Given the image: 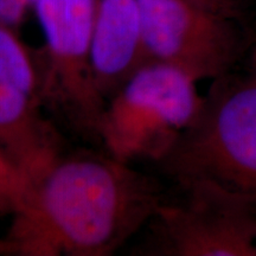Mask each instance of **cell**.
Masks as SVG:
<instances>
[{
  "label": "cell",
  "mask_w": 256,
  "mask_h": 256,
  "mask_svg": "<svg viewBox=\"0 0 256 256\" xmlns=\"http://www.w3.org/2000/svg\"><path fill=\"white\" fill-rule=\"evenodd\" d=\"M196 81L180 70L147 62L106 101L98 130L104 152L120 162H158L200 110Z\"/></svg>",
  "instance_id": "3"
},
{
  "label": "cell",
  "mask_w": 256,
  "mask_h": 256,
  "mask_svg": "<svg viewBox=\"0 0 256 256\" xmlns=\"http://www.w3.org/2000/svg\"><path fill=\"white\" fill-rule=\"evenodd\" d=\"M19 190L18 179L0 158V214H10Z\"/></svg>",
  "instance_id": "10"
},
{
  "label": "cell",
  "mask_w": 256,
  "mask_h": 256,
  "mask_svg": "<svg viewBox=\"0 0 256 256\" xmlns=\"http://www.w3.org/2000/svg\"><path fill=\"white\" fill-rule=\"evenodd\" d=\"M166 200L130 249L146 256H256V198L197 182Z\"/></svg>",
  "instance_id": "4"
},
{
  "label": "cell",
  "mask_w": 256,
  "mask_h": 256,
  "mask_svg": "<svg viewBox=\"0 0 256 256\" xmlns=\"http://www.w3.org/2000/svg\"><path fill=\"white\" fill-rule=\"evenodd\" d=\"M177 188L206 182L256 198V44L212 80L194 121L156 162Z\"/></svg>",
  "instance_id": "2"
},
{
  "label": "cell",
  "mask_w": 256,
  "mask_h": 256,
  "mask_svg": "<svg viewBox=\"0 0 256 256\" xmlns=\"http://www.w3.org/2000/svg\"><path fill=\"white\" fill-rule=\"evenodd\" d=\"M96 0H36L44 48L38 51L46 110L80 136L98 139L106 101L92 80Z\"/></svg>",
  "instance_id": "5"
},
{
  "label": "cell",
  "mask_w": 256,
  "mask_h": 256,
  "mask_svg": "<svg viewBox=\"0 0 256 256\" xmlns=\"http://www.w3.org/2000/svg\"><path fill=\"white\" fill-rule=\"evenodd\" d=\"M46 112L38 51L0 20V158L20 188L63 152L62 136Z\"/></svg>",
  "instance_id": "7"
},
{
  "label": "cell",
  "mask_w": 256,
  "mask_h": 256,
  "mask_svg": "<svg viewBox=\"0 0 256 256\" xmlns=\"http://www.w3.org/2000/svg\"><path fill=\"white\" fill-rule=\"evenodd\" d=\"M34 2L36 0H0V20L18 28L34 11Z\"/></svg>",
  "instance_id": "9"
},
{
  "label": "cell",
  "mask_w": 256,
  "mask_h": 256,
  "mask_svg": "<svg viewBox=\"0 0 256 256\" xmlns=\"http://www.w3.org/2000/svg\"><path fill=\"white\" fill-rule=\"evenodd\" d=\"M202 6L218 12L228 17L241 19L243 16V8L240 0H194Z\"/></svg>",
  "instance_id": "11"
},
{
  "label": "cell",
  "mask_w": 256,
  "mask_h": 256,
  "mask_svg": "<svg viewBox=\"0 0 256 256\" xmlns=\"http://www.w3.org/2000/svg\"><path fill=\"white\" fill-rule=\"evenodd\" d=\"M165 200L158 180L132 164L106 152H62L22 186L0 255H113Z\"/></svg>",
  "instance_id": "1"
},
{
  "label": "cell",
  "mask_w": 256,
  "mask_h": 256,
  "mask_svg": "<svg viewBox=\"0 0 256 256\" xmlns=\"http://www.w3.org/2000/svg\"><path fill=\"white\" fill-rule=\"evenodd\" d=\"M147 62L139 0H96L90 63L98 94L107 101Z\"/></svg>",
  "instance_id": "8"
},
{
  "label": "cell",
  "mask_w": 256,
  "mask_h": 256,
  "mask_svg": "<svg viewBox=\"0 0 256 256\" xmlns=\"http://www.w3.org/2000/svg\"><path fill=\"white\" fill-rule=\"evenodd\" d=\"M147 60L192 80H215L236 69L249 43L238 19L194 0H139Z\"/></svg>",
  "instance_id": "6"
}]
</instances>
